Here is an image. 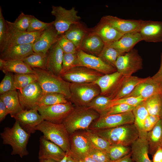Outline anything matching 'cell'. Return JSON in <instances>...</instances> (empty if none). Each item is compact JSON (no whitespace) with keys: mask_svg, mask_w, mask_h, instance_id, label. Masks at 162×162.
<instances>
[{"mask_svg":"<svg viewBox=\"0 0 162 162\" xmlns=\"http://www.w3.org/2000/svg\"><path fill=\"white\" fill-rule=\"evenodd\" d=\"M69 156V152H66V154L64 157L62 159L60 162H67L68 157Z\"/></svg>","mask_w":162,"mask_h":162,"instance_id":"cell-57","label":"cell"},{"mask_svg":"<svg viewBox=\"0 0 162 162\" xmlns=\"http://www.w3.org/2000/svg\"><path fill=\"white\" fill-rule=\"evenodd\" d=\"M75 106L70 101L52 105L39 107L38 110L44 120L55 124L62 123Z\"/></svg>","mask_w":162,"mask_h":162,"instance_id":"cell-9","label":"cell"},{"mask_svg":"<svg viewBox=\"0 0 162 162\" xmlns=\"http://www.w3.org/2000/svg\"><path fill=\"white\" fill-rule=\"evenodd\" d=\"M77 66L78 59L76 53H64L61 75L71 68Z\"/></svg>","mask_w":162,"mask_h":162,"instance_id":"cell-46","label":"cell"},{"mask_svg":"<svg viewBox=\"0 0 162 162\" xmlns=\"http://www.w3.org/2000/svg\"><path fill=\"white\" fill-rule=\"evenodd\" d=\"M104 74L87 68L77 66L62 74L60 76L70 83L94 82Z\"/></svg>","mask_w":162,"mask_h":162,"instance_id":"cell-12","label":"cell"},{"mask_svg":"<svg viewBox=\"0 0 162 162\" xmlns=\"http://www.w3.org/2000/svg\"><path fill=\"white\" fill-rule=\"evenodd\" d=\"M90 130L106 140L111 145L129 146L139 137L138 131L134 123L110 128Z\"/></svg>","mask_w":162,"mask_h":162,"instance_id":"cell-1","label":"cell"},{"mask_svg":"<svg viewBox=\"0 0 162 162\" xmlns=\"http://www.w3.org/2000/svg\"><path fill=\"white\" fill-rule=\"evenodd\" d=\"M9 112L5 105L0 99V122H1L5 118Z\"/></svg>","mask_w":162,"mask_h":162,"instance_id":"cell-53","label":"cell"},{"mask_svg":"<svg viewBox=\"0 0 162 162\" xmlns=\"http://www.w3.org/2000/svg\"><path fill=\"white\" fill-rule=\"evenodd\" d=\"M161 94L162 95V81L160 84Z\"/></svg>","mask_w":162,"mask_h":162,"instance_id":"cell-61","label":"cell"},{"mask_svg":"<svg viewBox=\"0 0 162 162\" xmlns=\"http://www.w3.org/2000/svg\"><path fill=\"white\" fill-rule=\"evenodd\" d=\"M76 53L78 66L85 67L104 74L117 71L116 68L107 64L98 57L87 53L80 49L77 50Z\"/></svg>","mask_w":162,"mask_h":162,"instance_id":"cell-14","label":"cell"},{"mask_svg":"<svg viewBox=\"0 0 162 162\" xmlns=\"http://www.w3.org/2000/svg\"><path fill=\"white\" fill-rule=\"evenodd\" d=\"M152 156V162H162V148L159 147Z\"/></svg>","mask_w":162,"mask_h":162,"instance_id":"cell-54","label":"cell"},{"mask_svg":"<svg viewBox=\"0 0 162 162\" xmlns=\"http://www.w3.org/2000/svg\"><path fill=\"white\" fill-rule=\"evenodd\" d=\"M112 162H133L130 152L123 158Z\"/></svg>","mask_w":162,"mask_h":162,"instance_id":"cell-55","label":"cell"},{"mask_svg":"<svg viewBox=\"0 0 162 162\" xmlns=\"http://www.w3.org/2000/svg\"><path fill=\"white\" fill-rule=\"evenodd\" d=\"M160 66L158 71L152 77V79L156 82L160 84L162 81V52L161 53Z\"/></svg>","mask_w":162,"mask_h":162,"instance_id":"cell-52","label":"cell"},{"mask_svg":"<svg viewBox=\"0 0 162 162\" xmlns=\"http://www.w3.org/2000/svg\"><path fill=\"white\" fill-rule=\"evenodd\" d=\"M32 16L21 12L13 22V24L18 30L22 31H26L30 25Z\"/></svg>","mask_w":162,"mask_h":162,"instance_id":"cell-47","label":"cell"},{"mask_svg":"<svg viewBox=\"0 0 162 162\" xmlns=\"http://www.w3.org/2000/svg\"><path fill=\"white\" fill-rule=\"evenodd\" d=\"M104 46V43L98 36L89 31L80 49L87 53L98 56Z\"/></svg>","mask_w":162,"mask_h":162,"instance_id":"cell-28","label":"cell"},{"mask_svg":"<svg viewBox=\"0 0 162 162\" xmlns=\"http://www.w3.org/2000/svg\"><path fill=\"white\" fill-rule=\"evenodd\" d=\"M47 140L60 147L66 152L70 149L69 134L62 123L55 124L44 120L36 128Z\"/></svg>","mask_w":162,"mask_h":162,"instance_id":"cell-5","label":"cell"},{"mask_svg":"<svg viewBox=\"0 0 162 162\" xmlns=\"http://www.w3.org/2000/svg\"><path fill=\"white\" fill-rule=\"evenodd\" d=\"M33 43L16 45L6 48L0 53V58L3 60H23L33 53Z\"/></svg>","mask_w":162,"mask_h":162,"instance_id":"cell-24","label":"cell"},{"mask_svg":"<svg viewBox=\"0 0 162 162\" xmlns=\"http://www.w3.org/2000/svg\"><path fill=\"white\" fill-rule=\"evenodd\" d=\"M162 95L161 94H157L144 100L149 115L158 116L160 117L162 104Z\"/></svg>","mask_w":162,"mask_h":162,"instance_id":"cell-38","label":"cell"},{"mask_svg":"<svg viewBox=\"0 0 162 162\" xmlns=\"http://www.w3.org/2000/svg\"><path fill=\"white\" fill-rule=\"evenodd\" d=\"M17 92L23 110H38L39 101L44 92L37 81L18 90Z\"/></svg>","mask_w":162,"mask_h":162,"instance_id":"cell-10","label":"cell"},{"mask_svg":"<svg viewBox=\"0 0 162 162\" xmlns=\"http://www.w3.org/2000/svg\"><path fill=\"white\" fill-rule=\"evenodd\" d=\"M0 135L3 144L11 146V155H18L22 158L28 154L26 147L30 134L22 127L17 121L16 120L11 128L5 127Z\"/></svg>","mask_w":162,"mask_h":162,"instance_id":"cell-3","label":"cell"},{"mask_svg":"<svg viewBox=\"0 0 162 162\" xmlns=\"http://www.w3.org/2000/svg\"><path fill=\"white\" fill-rule=\"evenodd\" d=\"M160 146L161 147V148H162V142L161 143V144Z\"/></svg>","mask_w":162,"mask_h":162,"instance_id":"cell-62","label":"cell"},{"mask_svg":"<svg viewBox=\"0 0 162 162\" xmlns=\"http://www.w3.org/2000/svg\"><path fill=\"white\" fill-rule=\"evenodd\" d=\"M16 90L14 85V74L12 73H6L0 83V94Z\"/></svg>","mask_w":162,"mask_h":162,"instance_id":"cell-45","label":"cell"},{"mask_svg":"<svg viewBox=\"0 0 162 162\" xmlns=\"http://www.w3.org/2000/svg\"><path fill=\"white\" fill-rule=\"evenodd\" d=\"M8 38V30L6 20L4 19L0 6V52H2L6 48Z\"/></svg>","mask_w":162,"mask_h":162,"instance_id":"cell-44","label":"cell"},{"mask_svg":"<svg viewBox=\"0 0 162 162\" xmlns=\"http://www.w3.org/2000/svg\"><path fill=\"white\" fill-rule=\"evenodd\" d=\"M123 54L119 52L109 45H105L98 57L107 64L116 68L115 64L118 58Z\"/></svg>","mask_w":162,"mask_h":162,"instance_id":"cell-37","label":"cell"},{"mask_svg":"<svg viewBox=\"0 0 162 162\" xmlns=\"http://www.w3.org/2000/svg\"><path fill=\"white\" fill-rule=\"evenodd\" d=\"M58 42L64 53H76L77 49L76 46L63 34L60 35Z\"/></svg>","mask_w":162,"mask_h":162,"instance_id":"cell-50","label":"cell"},{"mask_svg":"<svg viewBox=\"0 0 162 162\" xmlns=\"http://www.w3.org/2000/svg\"><path fill=\"white\" fill-rule=\"evenodd\" d=\"M112 100L111 97L100 94L94 98L87 106L95 110L100 114L106 108Z\"/></svg>","mask_w":162,"mask_h":162,"instance_id":"cell-42","label":"cell"},{"mask_svg":"<svg viewBox=\"0 0 162 162\" xmlns=\"http://www.w3.org/2000/svg\"><path fill=\"white\" fill-rule=\"evenodd\" d=\"M89 31L98 36L105 45H110L123 35L112 26L103 17L95 27L89 28Z\"/></svg>","mask_w":162,"mask_h":162,"instance_id":"cell-20","label":"cell"},{"mask_svg":"<svg viewBox=\"0 0 162 162\" xmlns=\"http://www.w3.org/2000/svg\"><path fill=\"white\" fill-rule=\"evenodd\" d=\"M143 40L139 32H135L124 34L117 41L109 45L119 52L124 53L134 48L139 42Z\"/></svg>","mask_w":162,"mask_h":162,"instance_id":"cell-26","label":"cell"},{"mask_svg":"<svg viewBox=\"0 0 162 162\" xmlns=\"http://www.w3.org/2000/svg\"><path fill=\"white\" fill-rule=\"evenodd\" d=\"M47 53L34 52L22 61L32 68H37L47 70Z\"/></svg>","mask_w":162,"mask_h":162,"instance_id":"cell-35","label":"cell"},{"mask_svg":"<svg viewBox=\"0 0 162 162\" xmlns=\"http://www.w3.org/2000/svg\"><path fill=\"white\" fill-rule=\"evenodd\" d=\"M89 156L97 162H112L106 151L93 148Z\"/></svg>","mask_w":162,"mask_h":162,"instance_id":"cell-51","label":"cell"},{"mask_svg":"<svg viewBox=\"0 0 162 162\" xmlns=\"http://www.w3.org/2000/svg\"><path fill=\"white\" fill-rule=\"evenodd\" d=\"M124 76L116 71L103 75L94 83L100 87L101 90L100 95L111 97L113 100Z\"/></svg>","mask_w":162,"mask_h":162,"instance_id":"cell-16","label":"cell"},{"mask_svg":"<svg viewBox=\"0 0 162 162\" xmlns=\"http://www.w3.org/2000/svg\"><path fill=\"white\" fill-rule=\"evenodd\" d=\"M6 22L8 30V38L5 49L16 45L34 43L44 30L35 32L22 31L17 29L13 22L7 20Z\"/></svg>","mask_w":162,"mask_h":162,"instance_id":"cell-15","label":"cell"},{"mask_svg":"<svg viewBox=\"0 0 162 162\" xmlns=\"http://www.w3.org/2000/svg\"><path fill=\"white\" fill-rule=\"evenodd\" d=\"M52 24V22H45L39 20L32 16L30 25L27 31L35 32L45 30Z\"/></svg>","mask_w":162,"mask_h":162,"instance_id":"cell-48","label":"cell"},{"mask_svg":"<svg viewBox=\"0 0 162 162\" xmlns=\"http://www.w3.org/2000/svg\"><path fill=\"white\" fill-rule=\"evenodd\" d=\"M0 69L5 74L8 72L35 74L32 68L21 60L5 61L0 59Z\"/></svg>","mask_w":162,"mask_h":162,"instance_id":"cell-29","label":"cell"},{"mask_svg":"<svg viewBox=\"0 0 162 162\" xmlns=\"http://www.w3.org/2000/svg\"><path fill=\"white\" fill-rule=\"evenodd\" d=\"M100 116L96 111L88 106H76L62 123L70 135L81 130H86Z\"/></svg>","mask_w":162,"mask_h":162,"instance_id":"cell-2","label":"cell"},{"mask_svg":"<svg viewBox=\"0 0 162 162\" xmlns=\"http://www.w3.org/2000/svg\"><path fill=\"white\" fill-rule=\"evenodd\" d=\"M89 32V28L80 22L71 25L63 34L73 42L77 49H80L82 44Z\"/></svg>","mask_w":162,"mask_h":162,"instance_id":"cell-30","label":"cell"},{"mask_svg":"<svg viewBox=\"0 0 162 162\" xmlns=\"http://www.w3.org/2000/svg\"><path fill=\"white\" fill-rule=\"evenodd\" d=\"M66 154V152L60 147L47 140L43 136L40 137L39 159H48L60 162Z\"/></svg>","mask_w":162,"mask_h":162,"instance_id":"cell-22","label":"cell"},{"mask_svg":"<svg viewBox=\"0 0 162 162\" xmlns=\"http://www.w3.org/2000/svg\"><path fill=\"white\" fill-rule=\"evenodd\" d=\"M70 101L76 106H87L96 97L100 94L101 90L95 83H70Z\"/></svg>","mask_w":162,"mask_h":162,"instance_id":"cell-6","label":"cell"},{"mask_svg":"<svg viewBox=\"0 0 162 162\" xmlns=\"http://www.w3.org/2000/svg\"><path fill=\"white\" fill-rule=\"evenodd\" d=\"M136 106H131L126 104L115 105L107 108L101 112L100 113V116L119 114L132 111Z\"/></svg>","mask_w":162,"mask_h":162,"instance_id":"cell-43","label":"cell"},{"mask_svg":"<svg viewBox=\"0 0 162 162\" xmlns=\"http://www.w3.org/2000/svg\"><path fill=\"white\" fill-rule=\"evenodd\" d=\"M130 146L133 162H152L148 156L149 146L146 138L139 137Z\"/></svg>","mask_w":162,"mask_h":162,"instance_id":"cell-27","label":"cell"},{"mask_svg":"<svg viewBox=\"0 0 162 162\" xmlns=\"http://www.w3.org/2000/svg\"><path fill=\"white\" fill-rule=\"evenodd\" d=\"M160 118L162 119V104H161V110L160 115Z\"/></svg>","mask_w":162,"mask_h":162,"instance_id":"cell-60","label":"cell"},{"mask_svg":"<svg viewBox=\"0 0 162 162\" xmlns=\"http://www.w3.org/2000/svg\"><path fill=\"white\" fill-rule=\"evenodd\" d=\"M111 162L119 159L129 154L130 147L120 145H111L106 151Z\"/></svg>","mask_w":162,"mask_h":162,"instance_id":"cell-40","label":"cell"},{"mask_svg":"<svg viewBox=\"0 0 162 162\" xmlns=\"http://www.w3.org/2000/svg\"><path fill=\"white\" fill-rule=\"evenodd\" d=\"M134 121L132 111L100 116L91 124L88 129L95 130L110 128L125 124L134 123Z\"/></svg>","mask_w":162,"mask_h":162,"instance_id":"cell-11","label":"cell"},{"mask_svg":"<svg viewBox=\"0 0 162 162\" xmlns=\"http://www.w3.org/2000/svg\"><path fill=\"white\" fill-rule=\"evenodd\" d=\"M148 77L141 78L132 75L124 76L118 91L113 100L125 97L130 94L137 85L146 81Z\"/></svg>","mask_w":162,"mask_h":162,"instance_id":"cell-33","label":"cell"},{"mask_svg":"<svg viewBox=\"0 0 162 162\" xmlns=\"http://www.w3.org/2000/svg\"><path fill=\"white\" fill-rule=\"evenodd\" d=\"M146 139L149 146V153L152 156L160 147L162 141V119L147 133Z\"/></svg>","mask_w":162,"mask_h":162,"instance_id":"cell-34","label":"cell"},{"mask_svg":"<svg viewBox=\"0 0 162 162\" xmlns=\"http://www.w3.org/2000/svg\"><path fill=\"white\" fill-rule=\"evenodd\" d=\"M70 149L69 154L79 162L88 156L94 148L83 132H75L70 135Z\"/></svg>","mask_w":162,"mask_h":162,"instance_id":"cell-13","label":"cell"},{"mask_svg":"<svg viewBox=\"0 0 162 162\" xmlns=\"http://www.w3.org/2000/svg\"><path fill=\"white\" fill-rule=\"evenodd\" d=\"M83 132L94 148L106 151L111 145L106 140L89 129Z\"/></svg>","mask_w":162,"mask_h":162,"instance_id":"cell-39","label":"cell"},{"mask_svg":"<svg viewBox=\"0 0 162 162\" xmlns=\"http://www.w3.org/2000/svg\"><path fill=\"white\" fill-rule=\"evenodd\" d=\"M142 59L138 50L133 49L120 56L115 64L117 71L125 76H131L142 68Z\"/></svg>","mask_w":162,"mask_h":162,"instance_id":"cell-8","label":"cell"},{"mask_svg":"<svg viewBox=\"0 0 162 162\" xmlns=\"http://www.w3.org/2000/svg\"><path fill=\"white\" fill-rule=\"evenodd\" d=\"M77 13L74 7L67 10L60 6H52L51 14L55 17L53 24L59 35L63 34L71 25L80 22L81 17Z\"/></svg>","mask_w":162,"mask_h":162,"instance_id":"cell-7","label":"cell"},{"mask_svg":"<svg viewBox=\"0 0 162 162\" xmlns=\"http://www.w3.org/2000/svg\"><path fill=\"white\" fill-rule=\"evenodd\" d=\"M132 112L134 118V124L138 131L139 137L146 138L147 133L145 130L144 124L149 114L144 101L136 106Z\"/></svg>","mask_w":162,"mask_h":162,"instance_id":"cell-32","label":"cell"},{"mask_svg":"<svg viewBox=\"0 0 162 162\" xmlns=\"http://www.w3.org/2000/svg\"><path fill=\"white\" fill-rule=\"evenodd\" d=\"M0 99L5 105L12 118L24 110L20 103L16 90L8 92L0 95Z\"/></svg>","mask_w":162,"mask_h":162,"instance_id":"cell-31","label":"cell"},{"mask_svg":"<svg viewBox=\"0 0 162 162\" xmlns=\"http://www.w3.org/2000/svg\"><path fill=\"white\" fill-rule=\"evenodd\" d=\"M69 101L65 96L61 94L44 93L39 101V107L65 103Z\"/></svg>","mask_w":162,"mask_h":162,"instance_id":"cell-36","label":"cell"},{"mask_svg":"<svg viewBox=\"0 0 162 162\" xmlns=\"http://www.w3.org/2000/svg\"><path fill=\"white\" fill-rule=\"evenodd\" d=\"M67 162H79L77 160L74 159L71 157H70L69 154V156L68 157V160Z\"/></svg>","mask_w":162,"mask_h":162,"instance_id":"cell-59","label":"cell"},{"mask_svg":"<svg viewBox=\"0 0 162 162\" xmlns=\"http://www.w3.org/2000/svg\"><path fill=\"white\" fill-rule=\"evenodd\" d=\"M12 118L30 134L34 133L36 127L44 120L37 109L23 110Z\"/></svg>","mask_w":162,"mask_h":162,"instance_id":"cell-17","label":"cell"},{"mask_svg":"<svg viewBox=\"0 0 162 162\" xmlns=\"http://www.w3.org/2000/svg\"><path fill=\"white\" fill-rule=\"evenodd\" d=\"M63 54L58 42L54 44L47 52V70L55 75L60 76Z\"/></svg>","mask_w":162,"mask_h":162,"instance_id":"cell-25","label":"cell"},{"mask_svg":"<svg viewBox=\"0 0 162 162\" xmlns=\"http://www.w3.org/2000/svg\"><path fill=\"white\" fill-rule=\"evenodd\" d=\"M40 162H58L53 160L48 159H39Z\"/></svg>","mask_w":162,"mask_h":162,"instance_id":"cell-58","label":"cell"},{"mask_svg":"<svg viewBox=\"0 0 162 162\" xmlns=\"http://www.w3.org/2000/svg\"><path fill=\"white\" fill-rule=\"evenodd\" d=\"M103 17L112 26L123 35L139 32L144 20L124 19L110 15L104 16Z\"/></svg>","mask_w":162,"mask_h":162,"instance_id":"cell-18","label":"cell"},{"mask_svg":"<svg viewBox=\"0 0 162 162\" xmlns=\"http://www.w3.org/2000/svg\"><path fill=\"white\" fill-rule=\"evenodd\" d=\"M159 93L161 94L160 84L149 77L146 81L137 85L130 94L124 98L134 97L146 99Z\"/></svg>","mask_w":162,"mask_h":162,"instance_id":"cell-23","label":"cell"},{"mask_svg":"<svg viewBox=\"0 0 162 162\" xmlns=\"http://www.w3.org/2000/svg\"><path fill=\"white\" fill-rule=\"evenodd\" d=\"M79 162H97L92 158L87 156L80 161Z\"/></svg>","mask_w":162,"mask_h":162,"instance_id":"cell-56","label":"cell"},{"mask_svg":"<svg viewBox=\"0 0 162 162\" xmlns=\"http://www.w3.org/2000/svg\"><path fill=\"white\" fill-rule=\"evenodd\" d=\"M139 32L143 40L147 42H161L162 21L143 20Z\"/></svg>","mask_w":162,"mask_h":162,"instance_id":"cell-21","label":"cell"},{"mask_svg":"<svg viewBox=\"0 0 162 162\" xmlns=\"http://www.w3.org/2000/svg\"><path fill=\"white\" fill-rule=\"evenodd\" d=\"M60 36L52 22V24L45 30L33 43V49L34 52L47 53L50 47L58 42Z\"/></svg>","mask_w":162,"mask_h":162,"instance_id":"cell-19","label":"cell"},{"mask_svg":"<svg viewBox=\"0 0 162 162\" xmlns=\"http://www.w3.org/2000/svg\"><path fill=\"white\" fill-rule=\"evenodd\" d=\"M32 68L37 76V81L44 93H60L69 100L70 83L64 80L61 76L55 75L47 70Z\"/></svg>","mask_w":162,"mask_h":162,"instance_id":"cell-4","label":"cell"},{"mask_svg":"<svg viewBox=\"0 0 162 162\" xmlns=\"http://www.w3.org/2000/svg\"><path fill=\"white\" fill-rule=\"evenodd\" d=\"M14 80L15 87L18 90L36 81L37 76L34 74H14Z\"/></svg>","mask_w":162,"mask_h":162,"instance_id":"cell-41","label":"cell"},{"mask_svg":"<svg viewBox=\"0 0 162 162\" xmlns=\"http://www.w3.org/2000/svg\"><path fill=\"white\" fill-rule=\"evenodd\" d=\"M146 99L140 98L129 97L112 100L110 102L106 108L115 105L121 104H126L131 106H136Z\"/></svg>","mask_w":162,"mask_h":162,"instance_id":"cell-49","label":"cell"}]
</instances>
